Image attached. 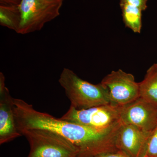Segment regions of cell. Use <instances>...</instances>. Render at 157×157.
Masks as SVG:
<instances>
[{
	"instance_id": "1",
	"label": "cell",
	"mask_w": 157,
	"mask_h": 157,
	"mask_svg": "<svg viewBox=\"0 0 157 157\" xmlns=\"http://www.w3.org/2000/svg\"><path fill=\"white\" fill-rule=\"evenodd\" d=\"M13 109L18 132L23 129L47 130L63 137L76 147L78 157H84L98 146L102 139L100 130L54 117L34 109L21 99H13Z\"/></svg>"
},
{
	"instance_id": "2",
	"label": "cell",
	"mask_w": 157,
	"mask_h": 157,
	"mask_svg": "<svg viewBox=\"0 0 157 157\" xmlns=\"http://www.w3.org/2000/svg\"><path fill=\"white\" fill-rule=\"evenodd\" d=\"M71 103L77 109L110 104L106 88L101 83L94 84L82 79L68 68H64L59 79Z\"/></svg>"
},
{
	"instance_id": "3",
	"label": "cell",
	"mask_w": 157,
	"mask_h": 157,
	"mask_svg": "<svg viewBox=\"0 0 157 157\" xmlns=\"http://www.w3.org/2000/svg\"><path fill=\"white\" fill-rule=\"evenodd\" d=\"M19 132L29 144L28 157H78L76 147L56 133L40 129H23Z\"/></svg>"
},
{
	"instance_id": "4",
	"label": "cell",
	"mask_w": 157,
	"mask_h": 157,
	"mask_svg": "<svg viewBox=\"0 0 157 157\" xmlns=\"http://www.w3.org/2000/svg\"><path fill=\"white\" fill-rule=\"evenodd\" d=\"M63 0H21V19L17 33L25 35L41 30L45 24L58 17Z\"/></svg>"
},
{
	"instance_id": "5",
	"label": "cell",
	"mask_w": 157,
	"mask_h": 157,
	"mask_svg": "<svg viewBox=\"0 0 157 157\" xmlns=\"http://www.w3.org/2000/svg\"><path fill=\"white\" fill-rule=\"evenodd\" d=\"M121 107L111 104L82 109L70 106L61 118L93 128H107L121 121Z\"/></svg>"
},
{
	"instance_id": "6",
	"label": "cell",
	"mask_w": 157,
	"mask_h": 157,
	"mask_svg": "<svg viewBox=\"0 0 157 157\" xmlns=\"http://www.w3.org/2000/svg\"><path fill=\"white\" fill-rule=\"evenodd\" d=\"M101 83L107 89L113 105L124 107L140 98L139 82L132 74L122 70L112 71Z\"/></svg>"
},
{
	"instance_id": "7",
	"label": "cell",
	"mask_w": 157,
	"mask_h": 157,
	"mask_svg": "<svg viewBox=\"0 0 157 157\" xmlns=\"http://www.w3.org/2000/svg\"><path fill=\"white\" fill-rule=\"evenodd\" d=\"M121 121L123 124L151 132L157 125V108L139 98L121 107Z\"/></svg>"
},
{
	"instance_id": "8",
	"label": "cell",
	"mask_w": 157,
	"mask_h": 157,
	"mask_svg": "<svg viewBox=\"0 0 157 157\" xmlns=\"http://www.w3.org/2000/svg\"><path fill=\"white\" fill-rule=\"evenodd\" d=\"M13 99L6 85V78L0 73V144L22 136L16 127Z\"/></svg>"
},
{
	"instance_id": "9",
	"label": "cell",
	"mask_w": 157,
	"mask_h": 157,
	"mask_svg": "<svg viewBox=\"0 0 157 157\" xmlns=\"http://www.w3.org/2000/svg\"><path fill=\"white\" fill-rule=\"evenodd\" d=\"M151 133L122 123L117 136V147L129 157H143Z\"/></svg>"
},
{
	"instance_id": "10",
	"label": "cell",
	"mask_w": 157,
	"mask_h": 157,
	"mask_svg": "<svg viewBox=\"0 0 157 157\" xmlns=\"http://www.w3.org/2000/svg\"><path fill=\"white\" fill-rule=\"evenodd\" d=\"M140 98L157 108V68L153 65L139 82Z\"/></svg>"
},
{
	"instance_id": "11",
	"label": "cell",
	"mask_w": 157,
	"mask_h": 157,
	"mask_svg": "<svg viewBox=\"0 0 157 157\" xmlns=\"http://www.w3.org/2000/svg\"><path fill=\"white\" fill-rule=\"evenodd\" d=\"M122 12L123 20L126 27L133 32L140 33L142 28V12L137 6L126 4H120Z\"/></svg>"
},
{
	"instance_id": "12",
	"label": "cell",
	"mask_w": 157,
	"mask_h": 157,
	"mask_svg": "<svg viewBox=\"0 0 157 157\" xmlns=\"http://www.w3.org/2000/svg\"><path fill=\"white\" fill-rule=\"evenodd\" d=\"M20 11L18 6L0 5V25L17 33L20 25Z\"/></svg>"
},
{
	"instance_id": "13",
	"label": "cell",
	"mask_w": 157,
	"mask_h": 157,
	"mask_svg": "<svg viewBox=\"0 0 157 157\" xmlns=\"http://www.w3.org/2000/svg\"><path fill=\"white\" fill-rule=\"evenodd\" d=\"M143 157H157V125L151 134Z\"/></svg>"
},
{
	"instance_id": "14",
	"label": "cell",
	"mask_w": 157,
	"mask_h": 157,
	"mask_svg": "<svg viewBox=\"0 0 157 157\" xmlns=\"http://www.w3.org/2000/svg\"><path fill=\"white\" fill-rule=\"evenodd\" d=\"M147 1L148 0H120V4H129L136 6L144 11L147 8Z\"/></svg>"
},
{
	"instance_id": "15",
	"label": "cell",
	"mask_w": 157,
	"mask_h": 157,
	"mask_svg": "<svg viewBox=\"0 0 157 157\" xmlns=\"http://www.w3.org/2000/svg\"><path fill=\"white\" fill-rule=\"evenodd\" d=\"M94 157H129L126 154L121 151L112 152L105 153L98 155Z\"/></svg>"
},
{
	"instance_id": "16",
	"label": "cell",
	"mask_w": 157,
	"mask_h": 157,
	"mask_svg": "<svg viewBox=\"0 0 157 157\" xmlns=\"http://www.w3.org/2000/svg\"><path fill=\"white\" fill-rule=\"evenodd\" d=\"M21 0H0V5L18 6Z\"/></svg>"
},
{
	"instance_id": "17",
	"label": "cell",
	"mask_w": 157,
	"mask_h": 157,
	"mask_svg": "<svg viewBox=\"0 0 157 157\" xmlns=\"http://www.w3.org/2000/svg\"><path fill=\"white\" fill-rule=\"evenodd\" d=\"M155 65L156 67L157 68V63L155 64Z\"/></svg>"
},
{
	"instance_id": "18",
	"label": "cell",
	"mask_w": 157,
	"mask_h": 157,
	"mask_svg": "<svg viewBox=\"0 0 157 157\" xmlns=\"http://www.w3.org/2000/svg\"></svg>"
}]
</instances>
